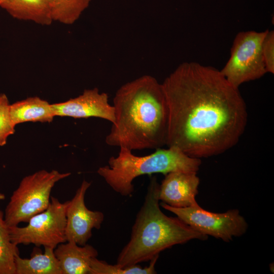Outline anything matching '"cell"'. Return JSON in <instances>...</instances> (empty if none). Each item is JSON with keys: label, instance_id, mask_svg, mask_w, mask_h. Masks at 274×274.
<instances>
[{"label": "cell", "instance_id": "cell-18", "mask_svg": "<svg viewBox=\"0 0 274 274\" xmlns=\"http://www.w3.org/2000/svg\"><path fill=\"white\" fill-rule=\"evenodd\" d=\"M159 255L150 260L148 266L143 267L137 264L120 267L116 264L112 265L94 257L90 262L89 274H154L156 273L155 265Z\"/></svg>", "mask_w": 274, "mask_h": 274}, {"label": "cell", "instance_id": "cell-11", "mask_svg": "<svg viewBox=\"0 0 274 274\" xmlns=\"http://www.w3.org/2000/svg\"><path fill=\"white\" fill-rule=\"evenodd\" d=\"M197 173L175 172L165 175L159 185V200L175 208H187L198 204L199 178Z\"/></svg>", "mask_w": 274, "mask_h": 274}, {"label": "cell", "instance_id": "cell-8", "mask_svg": "<svg viewBox=\"0 0 274 274\" xmlns=\"http://www.w3.org/2000/svg\"><path fill=\"white\" fill-rule=\"evenodd\" d=\"M160 205L202 234L226 242L243 235L248 228L245 219L236 209L216 213L204 210L198 204L187 208H175L164 202Z\"/></svg>", "mask_w": 274, "mask_h": 274}, {"label": "cell", "instance_id": "cell-12", "mask_svg": "<svg viewBox=\"0 0 274 274\" xmlns=\"http://www.w3.org/2000/svg\"><path fill=\"white\" fill-rule=\"evenodd\" d=\"M66 242L54 250L62 274H89L90 261L98 255L96 249L87 244L80 246L74 242Z\"/></svg>", "mask_w": 274, "mask_h": 274}, {"label": "cell", "instance_id": "cell-9", "mask_svg": "<svg viewBox=\"0 0 274 274\" xmlns=\"http://www.w3.org/2000/svg\"><path fill=\"white\" fill-rule=\"evenodd\" d=\"M91 183L84 180L66 210L65 237L80 246L86 245L92 236V230L99 229L104 220V214L89 210L85 203V194Z\"/></svg>", "mask_w": 274, "mask_h": 274}, {"label": "cell", "instance_id": "cell-6", "mask_svg": "<svg viewBox=\"0 0 274 274\" xmlns=\"http://www.w3.org/2000/svg\"><path fill=\"white\" fill-rule=\"evenodd\" d=\"M68 201L61 202L51 197L48 207L33 216L24 227H9L12 242L20 244H33L55 249L66 242L65 237L66 210Z\"/></svg>", "mask_w": 274, "mask_h": 274}, {"label": "cell", "instance_id": "cell-13", "mask_svg": "<svg viewBox=\"0 0 274 274\" xmlns=\"http://www.w3.org/2000/svg\"><path fill=\"white\" fill-rule=\"evenodd\" d=\"M0 7L19 20L45 25L53 21L52 0H0Z\"/></svg>", "mask_w": 274, "mask_h": 274}, {"label": "cell", "instance_id": "cell-21", "mask_svg": "<svg viewBox=\"0 0 274 274\" xmlns=\"http://www.w3.org/2000/svg\"><path fill=\"white\" fill-rule=\"evenodd\" d=\"M5 198V195L4 193L0 192V201L4 200Z\"/></svg>", "mask_w": 274, "mask_h": 274}, {"label": "cell", "instance_id": "cell-5", "mask_svg": "<svg viewBox=\"0 0 274 274\" xmlns=\"http://www.w3.org/2000/svg\"><path fill=\"white\" fill-rule=\"evenodd\" d=\"M70 175L56 170L42 169L24 177L5 210L4 220L8 226L27 223L32 217L45 211L50 204L55 184Z\"/></svg>", "mask_w": 274, "mask_h": 274}, {"label": "cell", "instance_id": "cell-3", "mask_svg": "<svg viewBox=\"0 0 274 274\" xmlns=\"http://www.w3.org/2000/svg\"><path fill=\"white\" fill-rule=\"evenodd\" d=\"M159 184L151 179L144 201L132 227L129 241L116 264L125 267L151 260L164 250L192 239L206 240L202 234L177 217H168L159 206Z\"/></svg>", "mask_w": 274, "mask_h": 274}, {"label": "cell", "instance_id": "cell-15", "mask_svg": "<svg viewBox=\"0 0 274 274\" xmlns=\"http://www.w3.org/2000/svg\"><path fill=\"white\" fill-rule=\"evenodd\" d=\"M44 253L39 248L33 249L30 258L19 255L15 259V274H62L54 249L44 247Z\"/></svg>", "mask_w": 274, "mask_h": 274}, {"label": "cell", "instance_id": "cell-16", "mask_svg": "<svg viewBox=\"0 0 274 274\" xmlns=\"http://www.w3.org/2000/svg\"><path fill=\"white\" fill-rule=\"evenodd\" d=\"M19 255L17 246L10 238L9 227L0 210V274H15V257Z\"/></svg>", "mask_w": 274, "mask_h": 274}, {"label": "cell", "instance_id": "cell-2", "mask_svg": "<svg viewBox=\"0 0 274 274\" xmlns=\"http://www.w3.org/2000/svg\"><path fill=\"white\" fill-rule=\"evenodd\" d=\"M115 121L105 139L130 150L166 145L168 108L162 84L145 75L122 85L113 98Z\"/></svg>", "mask_w": 274, "mask_h": 274}, {"label": "cell", "instance_id": "cell-1", "mask_svg": "<svg viewBox=\"0 0 274 274\" xmlns=\"http://www.w3.org/2000/svg\"><path fill=\"white\" fill-rule=\"evenodd\" d=\"M161 84L168 108V147L200 158L237 144L247 124L246 106L238 88L220 71L184 62Z\"/></svg>", "mask_w": 274, "mask_h": 274}, {"label": "cell", "instance_id": "cell-14", "mask_svg": "<svg viewBox=\"0 0 274 274\" xmlns=\"http://www.w3.org/2000/svg\"><path fill=\"white\" fill-rule=\"evenodd\" d=\"M10 113L15 125L27 122H51L55 117L51 104L37 96L10 105Z\"/></svg>", "mask_w": 274, "mask_h": 274}, {"label": "cell", "instance_id": "cell-17", "mask_svg": "<svg viewBox=\"0 0 274 274\" xmlns=\"http://www.w3.org/2000/svg\"><path fill=\"white\" fill-rule=\"evenodd\" d=\"M92 0H52L53 21L70 25L75 22Z\"/></svg>", "mask_w": 274, "mask_h": 274}, {"label": "cell", "instance_id": "cell-19", "mask_svg": "<svg viewBox=\"0 0 274 274\" xmlns=\"http://www.w3.org/2000/svg\"><path fill=\"white\" fill-rule=\"evenodd\" d=\"M10 104L5 93L0 94V146L7 144L8 138L15 132V125L10 113Z\"/></svg>", "mask_w": 274, "mask_h": 274}, {"label": "cell", "instance_id": "cell-10", "mask_svg": "<svg viewBox=\"0 0 274 274\" xmlns=\"http://www.w3.org/2000/svg\"><path fill=\"white\" fill-rule=\"evenodd\" d=\"M51 106L55 117H96L112 123L115 121L114 108L109 102L108 94L99 92L97 88L86 89L77 97Z\"/></svg>", "mask_w": 274, "mask_h": 274}, {"label": "cell", "instance_id": "cell-4", "mask_svg": "<svg viewBox=\"0 0 274 274\" xmlns=\"http://www.w3.org/2000/svg\"><path fill=\"white\" fill-rule=\"evenodd\" d=\"M201 163L200 158L191 157L175 147L158 148L150 155L139 156L132 151L121 147L116 157H111L108 165L97 172L116 192L124 196L134 191L133 180L144 175L175 172L197 173Z\"/></svg>", "mask_w": 274, "mask_h": 274}, {"label": "cell", "instance_id": "cell-20", "mask_svg": "<svg viewBox=\"0 0 274 274\" xmlns=\"http://www.w3.org/2000/svg\"><path fill=\"white\" fill-rule=\"evenodd\" d=\"M262 55L267 73H274V31H268L262 44Z\"/></svg>", "mask_w": 274, "mask_h": 274}, {"label": "cell", "instance_id": "cell-7", "mask_svg": "<svg viewBox=\"0 0 274 274\" xmlns=\"http://www.w3.org/2000/svg\"><path fill=\"white\" fill-rule=\"evenodd\" d=\"M268 31H242L236 36L229 60L220 71L234 87L238 88L242 84L258 79L267 73L261 47Z\"/></svg>", "mask_w": 274, "mask_h": 274}]
</instances>
